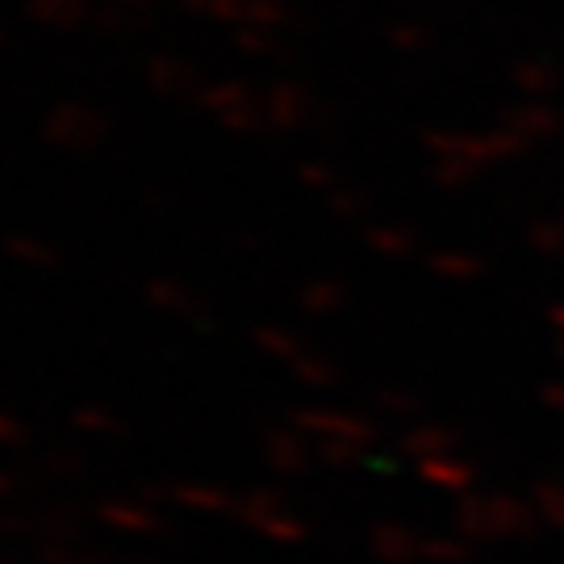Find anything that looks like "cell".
Here are the masks:
<instances>
[{
    "mask_svg": "<svg viewBox=\"0 0 564 564\" xmlns=\"http://www.w3.org/2000/svg\"><path fill=\"white\" fill-rule=\"evenodd\" d=\"M188 13H202L235 30H272L281 21L276 0H181Z\"/></svg>",
    "mask_w": 564,
    "mask_h": 564,
    "instance_id": "6da1fadb",
    "label": "cell"
},
{
    "mask_svg": "<svg viewBox=\"0 0 564 564\" xmlns=\"http://www.w3.org/2000/svg\"><path fill=\"white\" fill-rule=\"evenodd\" d=\"M105 134V118L84 109V105H59L51 118H46V139L59 142V147H88Z\"/></svg>",
    "mask_w": 564,
    "mask_h": 564,
    "instance_id": "7a4b0ae2",
    "label": "cell"
},
{
    "mask_svg": "<svg viewBox=\"0 0 564 564\" xmlns=\"http://www.w3.org/2000/svg\"><path fill=\"white\" fill-rule=\"evenodd\" d=\"M25 18L46 30H80L93 18L88 0H25Z\"/></svg>",
    "mask_w": 564,
    "mask_h": 564,
    "instance_id": "3957f363",
    "label": "cell"
},
{
    "mask_svg": "<svg viewBox=\"0 0 564 564\" xmlns=\"http://www.w3.org/2000/svg\"><path fill=\"white\" fill-rule=\"evenodd\" d=\"M147 84L163 93V97H184L193 88V72L184 59H172V55H155L147 63Z\"/></svg>",
    "mask_w": 564,
    "mask_h": 564,
    "instance_id": "277c9868",
    "label": "cell"
},
{
    "mask_svg": "<svg viewBox=\"0 0 564 564\" xmlns=\"http://www.w3.org/2000/svg\"><path fill=\"white\" fill-rule=\"evenodd\" d=\"M93 21H97L101 30H109V34H134V30H142V21L134 9H121V4H109V0L93 13Z\"/></svg>",
    "mask_w": 564,
    "mask_h": 564,
    "instance_id": "5b68a950",
    "label": "cell"
},
{
    "mask_svg": "<svg viewBox=\"0 0 564 564\" xmlns=\"http://www.w3.org/2000/svg\"><path fill=\"white\" fill-rule=\"evenodd\" d=\"M109 4H121V9H134V13H142V9H151L155 0H109Z\"/></svg>",
    "mask_w": 564,
    "mask_h": 564,
    "instance_id": "8992f818",
    "label": "cell"
},
{
    "mask_svg": "<svg viewBox=\"0 0 564 564\" xmlns=\"http://www.w3.org/2000/svg\"><path fill=\"white\" fill-rule=\"evenodd\" d=\"M0 42H4V39H0Z\"/></svg>",
    "mask_w": 564,
    "mask_h": 564,
    "instance_id": "52a82bcc",
    "label": "cell"
}]
</instances>
